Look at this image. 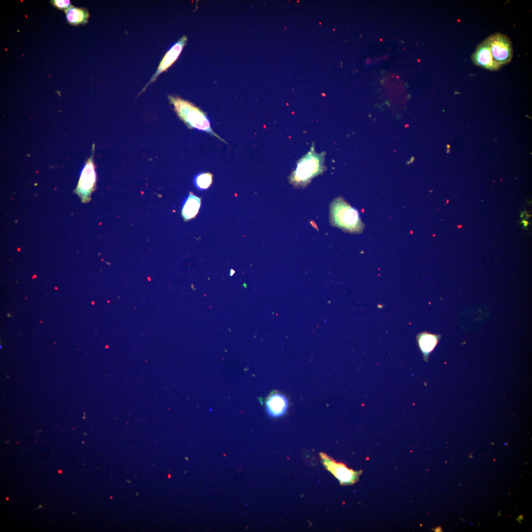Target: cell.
I'll list each match as a JSON object with an SVG mask.
<instances>
[{"label": "cell", "instance_id": "6da1fadb", "mask_svg": "<svg viewBox=\"0 0 532 532\" xmlns=\"http://www.w3.org/2000/svg\"><path fill=\"white\" fill-rule=\"evenodd\" d=\"M314 145L310 151L297 162V166L289 176V181L297 188H304L315 177L326 169L324 165L325 153H317Z\"/></svg>", "mask_w": 532, "mask_h": 532}, {"label": "cell", "instance_id": "7a4b0ae2", "mask_svg": "<svg viewBox=\"0 0 532 532\" xmlns=\"http://www.w3.org/2000/svg\"><path fill=\"white\" fill-rule=\"evenodd\" d=\"M330 221L332 226L351 233H360L365 227L358 211L340 197L331 203Z\"/></svg>", "mask_w": 532, "mask_h": 532}, {"label": "cell", "instance_id": "3957f363", "mask_svg": "<svg viewBox=\"0 0 532 532\" xmlns=\"http://www.w3.org/2000/svg\"><path fill=\"white\" fill-rule=\"evenodd\" d=\"M168 98L178 117L189 128L206 132L225 142L212 130L208 118L201 109L179 97L169 95Z\"/></svg>", "mask_w": 532, "mask_h": 532}, {"label": "cell", "instance_id": "277c9868", "mask_svg": "<svg viewBox=\"0 0 532 532\" xmlns=\"http://www.w3.org/2000/svg\"><path fill=\"white\" fill-rule=\"evenodd\" d=\"M494 61L501 67L509 63L513 57V46L507 35L496 33L485 38Z\"/></svg>", "mask_w": 532, "mask_h": 532}, {"label": "cell", "instance_id": "5b68a950", "mask_svg": "<svg viewBox=\"0 0 532 532\" xmlns=\"http://www.w3.org/2000/svg\"><path fill=\"white\" fill-rule=\"evenodd\" d=\"M320 456L325 466L341 484H351L358 480L361 471L349 469L344 464L336 462L324 453H321Z\"/></svg>", "mask_w": 532, "mask_h": 532}, {"label": "cell", "instance_id": "8992f818", "mask_svg": "<svg viewBox=\"0 0 532 532\" xmlns=\"http://www.w3.org/2000/svg\"><path fill=\"white\" fill-rule=\"evenodd\" d=\"M96 181V174L93 160L90 158L84 166L80 176L77 192L84 201L89 200Z\"/></svg>", "mask_w": 532, "mask_h": 532}, {"label": "cell", "instance_id": "52a82bcc", "mask_svg": "<svg viewBox=\"0 0 532 532\" xmlns=\"http://www.w3.org/2000/svg\"><path fill=\"white\" fill-rule=\"evenodd\" d=\"M187 41V37L186 35H183L166 53L160 63L156 72L152 76L149 82L144 87L141 93L145 91L148 85L154 82L160 74L167 70L174 63L180 54L182 49L186 45Z\"/></svg>", "mask_w": 532, "mask_h": 532}, {"label": "cell", "instance_id": "ba28073f", "mask_svg": "<svg viewBox=\"0 0 532 532\" xmlns=\"http://www.w3.org/2000/svg\"><path fill=\"white\" fill-rule=\"evenodd\" d=\"M471 58L475 65L491 71L498 70L501 68L494 61L490 47L485 39L476 47Z\"/></svg>", "mask_w": 532, "mask_h": 532}, {"label": "cell", "instance_id": "9c48e42d", "mask_svg": "<svg viewBox=\"0 0 532 532\" xmlns=\"http://www.w3.org/2000/svg\"><path fill=\"white\" fill-rule=\"evenodd\" d=\"M288 406L287 399L280 394H275L270 396L266 403V408L267 414L273 418H277L284 415Z\"/></svg>", "mask_w": 532, "mask_h": 532}, {"label": "cell", "instance_id": "30bf717a", "mask_svg": "<svg viewBox=\"0 0 532 532\" xmlns=\"http://www.w3.org/2000/svg\"><path fill=\"white\" fill-rule=\"evenodd\" d=\"M441 338L440 334H434L427 332L419 333L417 340L423 355V359L428 362L430 353L433 350Z\"/></svg>", "mask_w": 532, "mask_h": 532}, {"label": "cell", "instance_id": "8fae6325", "mask_svg": "<svg viewBox=\"0 0 532 532\" xmlns=\"http://www.w3.org/2000/svg\"><path fill=\"white\" fill-rule=\"evenodd\" d=\"M68 23L72 26L84 25L87 23L89 13L87 9L71 5L65 11Z\"/></svg>", "mask_w": 532, "mask_h": 532}, {"label": "cell", "instance_id": "7c38bea8", "mask_svg": "<svg viewBox=\"0 0 532 532\" xmlns=\"http://www.w3.org/2000/svg\"><path fill=\"white\" fill-rule=\"evenodd\" d=\"M200 204V198L190 192L182 206V215L185 221L190 220L196 217L199 212Z\"/></svg>", "mask_w": 532, "mask_h": 532}, {"label": "cell", "instance_id": "4fadbf2b", "mask_svg": "<svg viewBox=\"0 0 532 532\" xmlns=\"http://www.w3.org/2000/svg\"><path fill=\"white\" fill-rule=\"evenodd\" d=\"M212 174L210 172L201 173L197 175L194 182L199 190H203L209 187L212 182Z\"/></svg>", "mask_w": 532, "mask_h": 532}, {"label": "cell", "instance_id": "5bb4252c", "mask_svg": "<svg viewBox=\"0 0 532 532\" xmlns=\"http://www.w3.org/2000/svg\"><path fill=\"white\" fill-rule=\"evenodd\" d=\"M50 3L57 9L65 11L71 5L68 0H52Z\"/></svg>", "mask_w": 532, "mask_h": 532}, {"label": "cell", "instance_id": "9a60e30c", "mask_svg": "<svg viewBox=\"0 0 532 532\" xmlns=\"http://www.w3.org/2000/svg\"><path fill=\"white\" fill-rule=\"evenodd\" d=\"M522 223H524V225L525 226H527L528 225V224H529L528 222L526 221V220L523 221Z\"/></svg>", "mask_w": 532, "mask_h": 532}]
</instances>
